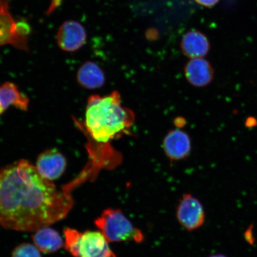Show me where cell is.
<instances>
[{
  "label": "cell",
  "mask_w": 257,
  "mask_h": 257,
  "mask_svg": "<svg viewBox=\"0 0 257 257\" xmlns=\"http://www.w3.org/2000/svg\"><path fill=\"white\" fill-rule=\"evenodd\" d=\"M73 205L69 192L58 190L27 160L0 171V225L6 229L35 232L63 219Z\"/></svg>",
  "instance_id": "cell-1"
},
{
  "label": "cell",
  "mask_w": 257,
  "mask_h": 257,
  "mask_svg": "<svg viewBox=\"0 0 257 257\" xmlns=\"http://www.w3.org/2000/svg\"><path fill=\"white\" fill-rule=\"evenodd\" d=\"M135 119L134 112L122 105L117 91L104 96L92 95L88 99L85 126L96 143L108 144L128 134Z\"/></svg>",
  "instance_id": "cell-2"
},
{
  "label": "cell",
  "mask_w": 257,
  "mask_h": 257,
  "mask_svg": "<svg viewBox=\"0 0 257 257\" xmlns=\"http://www.w3.org/2000/svg\"><path fill=\"white\" fill-rule=\"evenodd\" d=\"M63 233L64 248L73 257H117L100 231L80 232L66 227Z\"/></svg>",
  "instance_id": "cell-3"
},
{
  "label": "cell",
  "mask_w": 257,
  "mask_h": 257,
  "mask_svg": "<svg viewBox=\"0 0 257 257\" xmlns=\"http://www.w3.org/2000/svg\"><path fill=\"white\" fill-rule=\"evenodd\" d=\"M96 227L109 242L142 243L144 233L135 226L120 209H105L95 220Z\"/></svg>",
  "instance_id": "cell-4"
},
{
  "label": "cell",
  "mask_w": 257,
  "mask_h": 257,
  "mask_svg": "<svg viewBox=\"0 0 257 257\" xmlns=\"http://www.w3.org/2000/svg\"><path fill=\"white\" fill-rule=\"evenodd\" d=\"M11 0H0V47L11 45L19 50L28 51L31 34L30 25L17 21L9 9Z\"/></svg>",
  "instance_id": "cell-5"
},
{
  "label": "cell",
  "mask_w": 257,
  "mask_h": 257,
  "mask_svg": "<svg viewBox=\"0 0 257 257\" xmlns=\"http://www.w3.org/2000/svg\"><path fill=\"white\" fill-rule=\"evenodd\" d=\"M176 216L179 224L189 232L200 229L205 220L201 202L190 194L182 196L176 207Z\"/></svg>",
  "instance_id": "cell-6"
},
{
  "label": "cell",
  "mask_w": 257,
  "mask_h": 257,
  "mask_svg": "<svg viewBox=\"0 0 257 257\" xmlns=\"http://www.w3.org/2000/svg\"><path fill=\"white\" fill-rule=\"evenodd\" d=\"M85 29L79 22L67 21L61 25L57 33V43L61 50L73 53L84 46L86 43Z\"/></svg>",
  "instance_id": "cell-7"
},
{
  "label": "cell",
  "mask_w": 257,
  "mask_h": 257,
  "mask_svg": "<svg viewBox=\"0 0 257 257\" xmlns=\"http://www.w3.org/2000/svg\"><path fill=\"white\" fill-rule=\"evenodd\" d=\"M36 168L44 178L51 182L60 178L66 168V160L57 149L41 153L37 161Z\"/></svg>",
  "instance_id": "cell-8"
},
{
  "label": "cell",
  "mask_w": 257,
  "mask_h": 257,
  "mask_svg": "<svg viewBox=\"0 0 257 257\" xmlns=\"http://www.w3.org/2000/svg\"><path fill=\"white\" fill-rule=\"evenodd\" d=\"M163 149L170 159L180 160L185 159L191 152L190 138L183 131H171L163 141Z\"/></svg>",
  "instance_id": "cell-9"
},
{
  "label": "cell",
  "mask_w": 257,
  "mask_h": 257,
  "mask_svg": "<svg viewBox=\"0 0 257 257\" xmlns=\"http://www.w3.org/2000/svg\"><path fill=\"white\" fill-rule=\"evenodd\" d=\"M186 79L197 87H204L213 80L214 70L210 63L204 58L191 59L185 68Z\"/></svg>",
  "instance_id": "cell-10"
},
{
  "label": "cell",
  "mask_w": 257,
  "mask_h": 257,
  "mask_svg": "<svg viewBox=\"0 0 257 257\" xmlns=\"http://www.w3.org/2000/svg\"><path fill=\"white\" fill-rule=\"evenodd\" d=\"M210 47L206 36L198 31L187 32L181 42L183 53L191 59L203 58L208 53Z\"/></svg>",
  "instance_id": "cell-11"
},
{
  "label": "cell",
  "mask_w": 257,
  "mask_h": 257,
  "mask_svg": "<svg viewBox=\"0 0 257 257\" xmlns=\"http://www.w3.org/2000/svg\"><path fill=\"white\" fill-rule=\"evenodd\" d=\"M34 232L32 236V240L41 252L46 253L56 252L64 245L62 236L52 228L42 227Z\"/></svg>",
  "instance_id": "cell-12"
},
{
  "label": "cell",
  "mask_w": 257,
  "mask_h": 257,
  "mask_svg": "<svg viewBox=\"0 0 257 257\" xmlns=\"http://www.w3.org/2000/svg\"><path fill=\"white\" fill-rule=\"evenodd\" d=\"M77 80L82 87L95 89L102 87L105 83V75L101 67L92 62L82 64L77 73Z\"/></svg>",
  "instance_id": "cell-13"
},
{
  "label": "cell",
  "mask_w": 257,
  "mask_h": 257,
  "mask_svg": "<svg viewBox=\"0 0 257 257\" xmlns=\"http://www.w3.org/2000/svg\"><path fill=\"white\" fill-rule=\"evenodd\" d=\"M0 102L6 110L10 106L27 111L30 99L19 91L14 83L7 82L0 86Z\"/></svg>",
  "instance_id": "cell-14"
},
{
  "label": "cell",
  "mask_w": 257,
  "mask_h": 257,
  "mask_svg": "<svg viewBox=\"0 0 257 257\" xmlns=\"http://www.w3.org/2000/svg\"><path fill=\"white\" fill-rule=\"evenodd\" d=\"M12 257H41L40 250L33 244L23 243L13 250Z\"/></svg>",
  "instance_id": "cell-15"
},
{
  "label": "cell",
  "mask_w": 257,
  "mask_h": 257,
  "mask_svg": "<svg viewBox=\"0 0 257 257\" xmlns=\"http://www.w3.org/2000/svg\"><path fill=\"white\" fill-rule=\"evenodd\" d=\"M196 3L204 7L211 8L216 5L219 0H194Z\"/></svg>",
  "instance_id": "cell-16"
},
{
  "label": "cell",
  "mask_w": 257,
  "mask_h": 257,
  "mask_svg": "<svg viewBox=\"0 0 257 257\" xmlns=\"http://www.w3.org/2000/svg\"><path fill=\"white\" fill-rule=\"evenodd\" d=\"M256 121L255 120V119H254V118H248V119L247 120L246 123L247 126H248V127L253 126H254V125L256 124Z\"/></svg>",
  "instance_id": "cell-17"
},
{
  "label": "cell",
  "mask_w": 257,
  "mask_h": 257,
  "mask_svg": "<svg viewBox=\"0 0 257 257\" xmlns=\"http://www.w3.org/2000/svg\"><path fill=\"white\" fill-rule=\"evenodd\" d=\"M209 257H227V256L224 254H222V253H215V254L211 255Z\"/></svg>",
  "instance_id": "cell-18"
},
{
  "label": "cell",
  "mask_w": 257,
  "mask_h": 257,
  "mask_svg": "<svg viewBox=\"0 0 257 257\" xmlns=\"http://www.w3.org/2000/svg\"><path fill=\"white\" fill-rule=\"evenodd\" d=\"M5 111V110L4 108H3L1 102H0V115L2 114L3 113V112H4Z\"/></svg>",
  "instance_id": "cell-19"
}]
</instances>
